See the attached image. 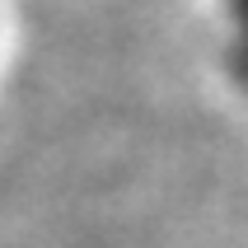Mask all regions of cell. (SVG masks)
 Masks as SVG:
<instances>
[{
    "label": "cell",
    "mask_w": 248,
    "mask_h": 248,
    "mask_svg": "<svg viewBox=\"0 0 248 248\" xmlns=\"http://www.w3.org/2000/svg\"><path fill=\"white\" fill-rule=\"evenodd\" d=\"M234 19V75L248 84V0H225Z\"/></svg>",
    "instance_id": "obj_1"
}]
</instances>
